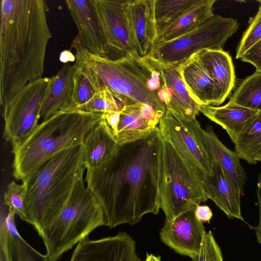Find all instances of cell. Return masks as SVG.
<instances>
[{
  "label": "cell",
  "mask_w": 261,
  "mask_h": 261,
  "mask_svg": "<svg viewBox=\"0 0 261 261\" xmlns=\"http://www.w3.org/2000/svg\"><path fill=\"white\" fill-rule=\"evenodd\" d=\"M159 129L146 137L118 146L102 164L87 169V187L102 207L105 225H134L160 209Z\"/></svg>",
  "instance_id": "1"
},
{
  "label": "cell",
  "mask_w": 261,
  "mask_h": 261,
  "mask_svg": "<svg viewBox=\"0 0 261 261\" xmlns=\"http://www.w3.org/2000/svg\"><path fill=\"white\" fill-rule=\"evenodd\" d=\"M44 0H1L0 104L5 108L27 84L42 77L51 34Z\"/></svg>",
  "instance_id": "2"
},
{
  "label": "cell",
  "mask_w": 261,
  "mask_h": 261,
  "mask_svg": "<svg viewBox=\"0 0 261 261\" xmlns=\"http://www.w3.org/2000/svg\"><path fill=\"white\" fill-rule=\"evenodd\" d=\"M83 144L56 154L43 163L28 179L24 205L27 222L39 236L61 213L79 177L86 168Z\"/></svg>",
  "instance_id": "3"
},
{
  "label": "cell",
  "mask_w": 261,
  "mask_h": 261,
  "mask_svg": "<svg viewBox=\"0 0 261 261\" xmlns=\"http://www.w3.org/2000/svg\"><path fill=\"white\" fill-rule=\"evenodd\" d=\"M102 113L59 111L43 121L21 142L12 146L13 175L22 182L59 152L83 144Z\"/></svg>",
  "instance_id": "4"
},
{
  "label": "cell",
  "mask_w": 261,
  "mask_h": 261,
  "mask_svg": "<svg viewBox=\"0 0 261 261\" xmlns=\"http://www.w3.org/2000/svg\"><path fill=\"white\" fill-rule=\"evenodd\" d=\"M81 175L59 215L42 231L50 261H57L97 227L105 225L104 212Z\"/></svg>",
  "instance_id": "5"
},
{
  "label": "cell",
  "mask_w": 261,
  "mask_h": 261,
  "mask_svg": "<svg viewBox=\"0 0 261 261\" xmlns=\"http://www.w3.org/2000/svg\"><path fill=\"white\" fill-rule=\"evenodd\" d=\"M72 48L75 51L76 61L92 70L103 87L114 94L149 105L158 112L165 114V106L148 88V66L145 59L112 60L93 54L82 45L77 36L72 42Z\"/></svg>",
  "instance_id": "6"
},
{
  "label": "cell",
  "mask_w": 261,
  "mask_h": 261,
  "mask_svg": "<svg viewBox=\"0 0 261 261\" xmlns=\"http://www.w3.org/2000/svg\"><path fill=\"white\" fill-rule=\"evenodd\" d=\"M159 188L160 208L166 220L195 209L208 199L201 178L171 144L163 139Z\"/></svg>",
  "instance_id": "7"
},
{
  "label": "cell",
  "mask_w": 261,
  "mask_h": 261,
  "mask_svg": "<svg viewBox=\"0 0 261 261\" xmlns=\"http://www.w3.org/2000/svg\"><path fill=\"white\" fill-rule=\"evenodd\" d=\"M239 27L235 19L215 15L190 32L154 46L147 57L163 64L177 66L201 50H223L226 41Z\"/></svg>",
  "instance_id": "8"
},
{
  "label": "cell",
  "mask_w": 261,
  "mask_h": 261,
  "mask_svg": "<svg viewBox=\"0 0 261 261\" xmlns=\"http://www.w3.org/2000/svg\"><path fill=\"white\" fill-rule=\"evenodd\" d=\"M158 129L162 139L169 142L201 178L213 173L214 161L207 146L204 129L195 118H177L166 111Z\"/></svg>",
  "instance_id": "9"
},
{
  "label": "cell",
  "mask_w": 261,
  "mask_h": 261,
  "mask_svg": "<svg viewBox=\"0 0 261 261\" xmlns=\"http://www.w3.org/2000/svg\"><path fill=\"white\" fill-rule=\"evenodd\" d=\"M51 81V77H45L27 84L3 109V138L12 146L21 142L38 125Z\"/></svg>",
  "instance_id": "10"
},
{
  "label": "cell",
  "mask_w": 261,
  "mask_h": 261,
  "mask_svg": "<svg viewBox=\"0 0 261 261\" xmlns=\"http://www.w3.org/2000/svg\"><path fill=\"white\" fill-rule=\"evenodd\" d=\"M100 28L105 58L112 60L140 58L130 28L128 0H90Z\"/></svg>",
  "instance_id": "11"
},
{
  "label": "cell",
  "mask_w": 261,
  "mask_h": 261,
  "mask_svg": "<svg viewBox=\"0 0 261 261\" xmlns=\"http://www.w3.org/2000/svg\"><path fill=\"white\" fill-rule=\"evenodd\" d=\"M195 208L166 220L160 232L162 242L177 253L192 259L199 254L206 233L203 223L195 216Z\"/></svg>",
  "instance_id": "12"
},
{
  "label": "cell",
  "mask_w": 261,
  "mask_h": 261,
  "mask_svg": "<svg viewBox=\"0 0 261 261\" xmlns=\"http://www.w3.org/2000/svg\"><path fill=\"white\" fill-rule=\"evenodd\" d=\"M70 261H141L136 242L126 232L98 240L88 236L76 245Z\"/></svg>",
  "instance_id": "13"
},
{
  "label": "cell",
  "mask_w": 261,
  "mask_h": 261,
  "mask_svg": "<svg viewBox=\"0 0 261 261\" xmlns=\"http://www.w3.org/2000/svg\"><path fill=\"white\" fill-rule=\"evenodd\" d=\"M163 115L146 104L128 105L120 113L113 138L120 145L146 137L158 129Z\"/></svg>",
  "instance_id": "14"
},
{
  "label": "cell",
  "mask_w": 261,
  "mask_h": 261,
  "mask_svg": "<svg viewBox=\"0 0 261 261\" xmlns=\"http://www.w3.org/2000/svg\"><path fill=\"white\" fill-rule=\"evenodd\" d=\"M203 188L208 198L230 219L244 221L241 208V193L217 162L214 161L213 173L202 178Z\"/></svg>",
  "instance_id": "15"
},
{
  "label": "cell",
  "mask_w": 261,
  "mask_h": 261,
  "mask_svg": "<svg viewBox=\"0 0 261 261\" xmlns=\"http://www.w3.org/2000/svg\"><path fill=\"white\" fill-rule=\"evenodd\" d=\"M154 0H128L127 14L138 56H148L157 38Z\"/></svg>",
  "instance_id": "16"
},
{
  "label": "cell",
  "mask_w": 261,
  "mask_h": 261,
  "mask_svg": "<svg viewBox=\"0 0 261 261\" xmlns=\"http://www.w3.org/2000/svg\"><path fill=\"white\" fill-rule=\"evenodd\" d=\"M82 45L93 54L105 57L98 22L90 0H66Z\"/></svg>",
  "instance_id": "17"
},
{
  "label": "cell",
  "mask_w": 261,
  "mask_h": 261,
  "mask_svg": "<svg viewBox=\"0 0 261 261\" xmlns=\"http://www.w3.org/2000/svg\"><path fill=\"white\" fill-rule=\"evenodd\" d=\"M197 53L214 81L212 106L218 107L228 97L235 86L236 75L231 58L223 50L203 49Z\"/></svg>",
  "instance_id": "18"
},
{
  "label": "cell",
  "mask_w": 261,
  "mask_h": 261,
  "mask_svg": "<svg viewBox=\"0 0 261 261\" xmlns=\"http://www.w3.org/2000/svg\"><path fill=\"white\" fill-rule=\"evenodd\" d=\"M151 59L160 71L165 84L171 90L172 100L167 106L166 111L178 119L190 120L196 118L200 113L199 105L190 95L177 66L163 64Z\"/></svg>",
  "instance_id": "19"
},
{
  "label": "cell",
  "mask_w": 261,
  "mask_h": 261,
  "mask_svg": "<svg viewBox=\"0 0 261 261\" xmlns=\"http://www.w3.org/2000/svg\"><path fill=\"white\" fill-rule=\"evenodd\" d=\"M16 212L9 208L1 224V261H50L27 243L19 234L15 223Z\"/></svg>",
  "instance_id": "20"
},
{
  "label": "cell",
  "mask_w": 261,
  "mask_h": 261,
  "mask_svg": "<svg viewBox=\"0 0 261 261\" xmlns=\"http://www.w3.org/2000/svg\"><path fill=\"white\" fill-rule=\"evenodd\" d=\"M190 95L199 105L212 106L214 82L197 53L177 65Z\"/></svg>",
  "instance_id": "21"
},
{
  "label": "cell",
  "mask_w": 261,
  "mask_h": 261,
  "mask_svg": "<svg viewBox=\"0 0 261 261\" xmlns=\"http://www.w3.org/2000/svg\"><path fill=\"white\" fill-rule=\"evenodd\" d=\"M76 68L75 62L73 65H65L51 77V83L41 110L43 120L70 107Z\"/></svg>",
  "instance_id": "22"
},
{
  "label": "cell",
  "mask_w": 261,
  "mask_h": 261,
  "mask_svg": "<svg viewBox=\"0 0 261 261\" xmlns=\"http://www.w3.org/2000/svg\"><path fill=\"white\" fill-rule=\"evenodd\" d=\"M199 111L221 126L233 143L245 126L259 113L230 102L221 107L199 105Z\"/></svg>",
  "instance_id": "23"
},
{
  "label": "cell",
  "mask_w": 261,
  "mask_h": 261,
  "mask_svg": "<svg viewBox=\"0 0 261 261\" xmlns=\"http://www.w3.org/2000/svg\"><path fill=\"white\" fill-rule=\"evenodd\" d=\"M83 145V161L86 169L99 166L115 151L118 145L106 128L103 115L88 132Z\"/></svg>",
  "instance_id": "24"
},
{
  "label": "cell",
  "mask_w": 261,
  "mask_h": 261,
  "mask_svg": "<svg viewBox=\"0 0 261 261\" xmlns=\"http://www.w3.org/2000/svg\"><path fill=\"white\" fill-rule=\"evenodd\" d=\"M207 148L213 161L217 162L242 193L247 180L245 171L240 158L234 151L225 146L219 140L211 125L204 129Z\"/></svg>",
  "instance_id": "25"
},
{
  "label": "cell",
  "mask_w": 261,
  "mask_h": 261,
  "mask_svg": "<svg viewBox=\"0 0 261 261\" xmlns=\"http://www.w3.org/2000/svg\"><path fill=\"white\" fill-rule=\"evenodd\" d=\"M215 2L216 0H203L159 35L153 47L185 34L212 18L215 15L213 7Z\"/></svg>",
  "instance_id": "26"
},
{
  "label": "cell",
  "mask_w": 261,
  "mask_h": 261,
  "mask_svg": "<svg viewBox=\"0 0 261 261\" xmlns=\"http://www.w3.org/2000/svg\"><path fill=\"white\" fill-rule=\"evenodd\" d=\"M233 143L241 159L250 164L261 162V113L245 126Z\"/></svg>",
  "instance_id": "27"
},
{
  "label": "cell",
  "mask_w": 261,
  "mask_h": 261,
  "mask_svg": "<svg viewBox=\"0 0 261 261\" xmlns=\"http://www.w3.org/2000/svg\"><path fill=\"white\" fill-rule=\"evenodd\" d=\"M75 63L76 68L74 75L71 105L64 110H72L83 106L104 88L92 70L77 61Z\"/></svg>",
  "instance_id": "28"
},
{
  "label": "cell",
  "mask_w": 261,
  "mask_h": 261,
  "mask_svg": "<svg viewBox=\"0 0 261 261\" xmlns=\"http://www.w3.org/2000/svg\"><path fill=\"white\" fill-rule=\"evenodd\" d=\"M202 1L154 0V19L158 36Z\"/></svg>",
  "instance_id": "29"
},
{
  "label": "cell",
  "mask_w": 261,
  "mask_h": 261,
  "mask_svg": "<svg viewBox=\"0 0 261 261\" xmlns=\"http://www.w3.org/2000/svg\"><path fill=\"white\" fill-rule=\"evenodd\" d=\"M229 102L261 113V72L255 71L244 79Z\"/></svg>",
  "instance_id": "30"
},
{
  "label": "cell",
  "mask_w": 261,
  "mask_h": 261,
  "mask_svg": "<svg viewBox=\"0 0 261 261\" xmlns=\"http://www.w3.org/2000/svg\"><path fill=\"white\" fill-rule=\"evenodd\" d=\"M136 102L127 97L113 93L108 88L95 94L87 103L69 111H82L93 113L120 112L126 106Z\"/></svg>",
  "instance_id": "31"
},
{
  "label": "cell",
  "mask_w": 261,
  "mask_h": 261,
  "mask_svg": "<svg viewBox=\"0 0 261 261\" xmlns=\"http://www.w3.org/2000/svg\"><path fill=\"white\" fill-rule=\"evenodd\" d=\"M261 39V4L255 16L249 21L244 32L236 51V59H241L244 53Z\"/></svg>",
  "instance_id": "32"
},
{
  "label": "cell",
  "mask_w": 261,
  "mask_h": 261,
  "mask_svg": "<svg viewBox=\"0 0 261 261\" xmlns=\"http://www.w3.org/2000/svg\"><path fill=\"white\" fill-rule=\"evenodd\" d=\"M25 186L18 184L14 181L7 186L5 193L4 203L9 208L15 211L16 215L23 221H27V217L24 205Z\"/></svg>",
  "instance_id": "33"
},
{
  "label": "cell",
  "mask_w": 261,
  "mask_h": 261,
  "mask_svg": "<svg viewBox=\"0 0 261 261\" xmlns=\"http://www.w3.org/2000/svg\"><path fill=\"white\" fill-rule=\"evenodd\" d=\"M193 261H223L221 249L213 234L206 232L199 254Z\"/></svg>",
  "instance_id": "34"
},
{
  "label": "cell",
  "mask_w": 261,
  "mask_h": 261,
  "mask_svg": "<svg viewBox=\"0 0 261 261\" xmlns=\"http://www.w3.org/2000/svg\"><path fill=\"white\" fill-rule=\"evenodd\" d=\"M240 59L252 64L256 71L261 72V39L248 49Z\"/></svg>",
  "instance_id": "35"
},
{
  "label": "cell",
  "mask_w": 261,
  "mask_h": 261,
  "mask_svg": "<svg viewBox=\"0 0 261 261\" xmlns=\"http://www.w3.org/2000/svg\"><path fill=\"white\" fill-rule=\"evenodd\" d=\"M195 214L197 219L202 223H209L213 215L210 207L205 205H198L195 210Z\"/></svg>",
  "instance_id": "36"
},
{
  "label": "cell",
  "mask_w": 261,
  "mask_h": 261,
  "mask_svg": "<svg viewBox=\"0 0 261 261\" xmlns=\"http://www.w3.org/2000/svg\"><path fill=\"white\" fill-rule=\"evenodd\" d=\"M256 196L259 210V221L255 228V234L257 242L261 245V173L258 175L257 181Z\"/></svg>",
  "instance_id": "37"
},
{
  "label": "cell",
  "mask_w": 261,
  "mask_h": 261,
  "mask_svg": "<svg viewBox=\"0 0 261 261\" xmlns=\"http://www.w3.org/2000/svg\"><path fill=\"white\" fill-rule=\"evenodd\" d=\"M59 60L63 63H67L68 62H75L76 58L75 55H73L70 50H65L60 53Z\"/></svg>",
  "instance_id": "38"
},
{
  "label": "cell",
  "mask_w": 261,
  "mask_h": 261,
  "mask_svg": "<svg viewBox=\"0 0 261 261\" xmlns=\"http://www.w3.org/2000/svg\"><path fill=\"white\" fill-rule=\"evenodd\" d=\"M145 261H161V256L147 253Z\"/></svg>",
  "instance_id": "39"
},
{
  "label": "cell",
  "mask_w": 261,
  "mask_h": 261,
  "mask_svg": "<svg viewBox=\"0 0 261 261\" xmlns=\"http://www.w3.org/2000/svg\"><path fill=\"white\" fill-rule=\"evenodd\" d=\"M259 3L261 4V1H257Z\"/></svg>",
  "instance_id": "40"
}]
</instances>
